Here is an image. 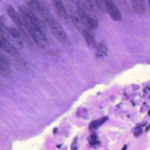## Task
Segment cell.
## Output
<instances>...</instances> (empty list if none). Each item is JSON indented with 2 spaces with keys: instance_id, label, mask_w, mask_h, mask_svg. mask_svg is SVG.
I'll return each mask as SVG.
<instances>
[{
  "instance_id": "6da1fadb",
  "label": "cell",
  "mask_w": 150,
  "mask_h": 150,
  "mask_svg": "<svg viewBox=\"0 0 150 150\" xmlns=\"http://www.w3.org/2000/svg\"><path fill=\"white\" fill-rule=\"evenodd\" d=\"M18 8L22 17L23 24L36 44L41 48H45L48 41L44 32L42 22L35 14L26 6L22 5L19 6Z\"/></svg>"
},
{
  "instance_id": "7a4b0ae2",
  "label": "cell",
  "mask_w": 150,
  "mask_h": 150,
  "mask_svg": "<svg viewBox=\"0 0 150 150\" xmlns=\"http://www.w3.org/2000/svg\"><path fill=\"white\" fill-rule=\"evenodd\" d=\"M54 37L60 42H65L67 36L60 23L54 17L47 23Z\"/></svg>"
},
{
  "instance_id": "3957f363",
  "label": "cell",
  "mask_w": 150,
  "mask_h": 150,
  "mask_svg": "<svg viewBox=\"0 0 150 150\" xmlns=\"http://www.w3.org/2000/svg\"><path fill=\"white\" fill-rule=\"evenodd\" d=\"M77 12L80 20L90 30H95L98 28L97 21L85 12L82 8L78 7Z\"/></svg>"
},
{
  "instance_id": "277c9868",
  "label": "cell",
  "mask_w": 150,
  "mask_h": 150,
  "mask_svg": "<svg viewBox=\"0 0 150 150\" xmlns=\"http://www.w3.org/2000/svg\"><path fill=\"white\" fill-rule=\"evenodd\" d=\"M105 8L112 20L120 21L122 20V15L117 6L112 1H105Z\"/></svg>"
},
{
  "instance_id": "5b68a950",
  "label": "cell",
  "mask_w": 150,
  "mask_h": 150,
  "mask_svg": "<svg viewBox=\"0 0 150 150\" xmlns=\"http://www.w3.org/2000/svg\"><path fill=\"white\" fill-rule=\"evenodd\" d=\"M0 49L3 51L12 55L17 54V51L15 47L4 37L0 34Z\"/></svg>"
},
{
  "instance_id": "8992f818",
  "label": "cell",
  "mask_w": 150,
  "mask_h": 150,
  "mask_svg": "<svg viewBox=\"0 0 150 150\" xmlns=\"http://www.w3.org/2000/svg\"><path fill=\"white\" fill-rule=\"evenodd\" d=\"M10 63L6 57L0 52V75L8 77L11 73Z\"/></svg>"
},
{
  "instance_id": "52a82bcc",
  "label": "cell",
  "mask_w": 150,
  "mask_h": 150,
  "mask_svg": "<svg viewBox=\"0 0 150 150\" xmlns=\"http://www.w3.org/2000/svg\"><path fill=\"white\" fill-rule=\"evenodd\" d=\"M6 11L8 16L11 18L13 21L19 28L22 30L23 28V22L22 21L21 17L15 10L13 6L11 5H7L6 6Z\"/></svg>"
},
{
  "instance_id": "ba28073f",
  "label": "cell",
  "mask_w": 150,
  "mask_h": 150,
  "mask_svg": "<svg viewBox=\"0 0 150 150\" xmlns=\"http://www.w3.org/2000/svg\"><path fill=\"white\" fill-rule=\"evenodd\" d=\"M54 9L56 13L62 20L67 21L68 18V15L65 7L62 1L55 0L52 1Z\"/></svg>"
},
{
  "instance_id": "9c48e42d",
  "label": "cell",
  "mask_w": 150,
  "mask_h": 150,
  "mask_svg": "<svg viewBox=\"0 0 150 150\" xmlns=\"http://www.w3.org/2000/svg\"><path fill=\"white\" fill-rule=\"evenodd\" d=\"M132 4L134 10L139 14H143L146 11V5L145 1L143 0H133Z\"/></svg>"
},
{
  "instance_id": "30bf717a",
  "label": "cell",
  "mask_w": 150,
  "mask_h": 150,
  "mask_svg": "<svg viewBox=\"0 0 150 150\" xmlns=\"http://www.w3.org/2000/svg\"><path fill=\"white\" fill-rule=\"evenodd\" d=\"M108 119L107 116H104L97 120L92 121L88 125V129L91 131L93 132L96 130L100 126H101Z\"/></svg>"
},
{
  "instance_id": "8fae6325",
  "label": "cell",
  "mask_w": 150,
  "mask_h": 150,
  "mask_svg": "<svg viewBox=\"0 0 150 150\" xmlns=\"http://www.w3.org/2000/svg\"><path fill=\"white\" fill-rule=\"evenodd\" d=\"M83 35L88 45L92 48H95L96 42L92 33L87 30H84L83 31Z\"/></svg>"
},
{
  "instance_id": "7c38bea8",
  "label": "cell",
  "mask_w": 150,
  "mask_h": 150,
  "mask_svg": "<svg viewBox=\"0 0 150 150\" xmlns=\"http://www.w3.org/2000/svg\"><path fill=\"white\" fill-rule=\"evenodd\" d=\"M89 144L95 148H97L100 145V142L98 139V136L96 133H92L88 138Z\"/></svg>"
},
{
  "instance_id": "4fadbf2b",
  "label": "cell",
  "mask_w": 150,
  "mask_h": 150,
  "mask_svg": "<svg viewBox=\"0 0 150 150\" xmlns=\"http://www.w3.org/2000/svg\"><path fill=\"white\" fill-rule=\"evenodd\" d=\"M6 20L3 16H0V34L2 35H8V28L6 26Z\"/></svg>"
},
{
  "instance_id": "5bb4252c",
  "label": "cell",
  "mask_w": 150,
  "mask_h": 150,
  "mask_svg": "<svg viewBox=\"0 0 150 150\" xmlns=\"http://www.w3.org/2000/svg\"><path fill=\"white\" fill-rule=\"evenodd\" d=\"M8 35H10L12 38L17 40L21 38V35L17 29L14 28H8Z\"/></svg>"
},
{
  "instance_id": "9a60e30c",
  "label": "cell",
  "mask_w": 150,
  "mask_h": 150,
  "mask_svg": "<svg viewBox=\"0 0 150 150\" xmlns=\"http://www.w3.org/2000/svg\"><path fill=\"white\" fill-rule=\"evenodd\" d=\"M106 49L104 45H100L98 46V50H97V54L98 56H102L106 52Z\"/></svg>"
},
{
  "instance_id": "2e32d148",
  "label": "cell",
  "mask_w": 150,
  "mask_h": 150,
  "mask_svg": "<svg viewBox=\"0 0 150 150\" xmlns=\"http://www.w3.org/2000/svg\"><path fill=\"white\" fill-rule=\"evenodd\" d=\"M143 132V130L140 126H137V128L135 129V131H134L133 134L135 137H138L141 135Z\"/></svg>"
},
{
  "instance_id": "e0dca14e",
  "label": "cell",
  "mask_w": 150,
  "mask_h": 150,
  "mask_svg": "<svg viewBox=\"0 0 150 150\" xmlns=\"http://www.w3.org/2000/svg\"><path fill=\"white\" fill-rule=\"evenodd\" d=\"M126 149H127V145H125L123 147V148H122V150H126Z\"/></svg>"
},
{
  "instance_id": "ac0fdd59",
  "label": "cell",
  "mask_w": 150,
  "mask_h": 150,
  "mask_svg": "<svg viewBox=\"0 0 150 150\" xmlns=\"http://www.w3.org/2000/svg\"><path fill=\"white\" fill-rule=\"evenodd\" d=\"M57 128H55V129H54V130H53V132H54V133H56V132H57Z\"/></svg>"
},
{
  "instance_id": "d6986e66",
  "label": "cell",
  "mask_w": 150,
  "mask_h": 150,
  "mask_svg": "<svg viewBox=\"0 0 150 150\" xmlns=\"http://www.w3.org/2000/svg\"><path fill=\"white\" fill-rule=\"evenodd\" d=\"M149 126H147V127H146V128L145 129V131H148V130H149Z\"/></svg>"
},
{
  "instance_id": "ffe728a7",
  "label": "cell",
  "mask_w": 150,
  "mask_h": 150,
  "mask_svg": "<svg viewBox=\"0 0 150 150\" xmlns=\"http://www.w3.org/2000/svg\"><path fill=\"white\" fill-rule=\"evenodd\" d=\"M61 145H57V147H58V148H60V147H61Z\"/></svg>"
},
{
  "instance_id": "44dd1931",
  "label": "cell",
  "mask_w": 150,
  "mask_h": 150,
  "mask_svg": "<svg viewBox=\"0 0 150 150\" xmlns=\"http://www.w3.org/2000/svg\"><path fill=\"white\" fill-rule=\"evenodd\" d=\"M149 112H150V110H149V111H148V115H150V114H149Z\"/></svg>"
},
{
  "instance_id": "7402d4cb",
  "label": "cell",
  "mask_w": 150,
  "mask_h": 150,
  "mask_svg": "<svg viewBox=\"0 0 150 150\" xmlns=\"http://www.w3.org/2000/svg\"><path fill=\"white\" fill-rule=\"evenodd\" d=\"M1 1H0V2H1Z\"/></svg>"
}]
</instances>
